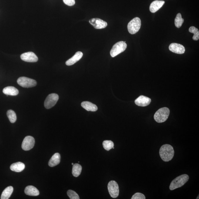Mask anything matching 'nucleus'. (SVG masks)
Wrapping results in <instances>:
<instances>
[{"instance_id": "5", "label": "nucleus", "mask_w": 199, "mask_h": 199, "mask_svg": "<svg viewBox=\"0 0 199 199\" xmlns=\"http://www.w3.org/2000/svg\"><path fill=\"white\" fill-rule=\"evenodd\" d=\"M127 48V44L124 41H121L114 44L110 51V55L114 57L124 52Z\"/></svg>"}, {"instance_id": "16", "label": "nucleus", "mask_w": 199, "mask_h": 199, "mask_svg": "<svg viewBox=\"0 0 199 199\" xmlns=\"http://www.w3.org/2000/svg\"><path fill=\"white\" fill-rule=\"evenodd\" d=\"M24 193L27 195L37 196L39 195L40 193L38 190L32 186H28L24 190Z\"/></svg>"}, {"instance_id": "1", "label": "nucleus", "mask_w": 199, "mask_h": 199, "mask_svg": "<svg viewBox=\"0 0 199 199\" xmlns=\"http://www.w3.org/2000/svg\"><path fill=\"white\" fill-rule=\"evenodd\" d=\"M174 154V149L170 144H164L160 147L159 150L160 157L165 162H168L172 159Z\"/></svg>"}, {"instance_id": "14", "label": "nucleus", "mask_w": 199, "mask_h": 199, "mask_svg": "<svg viewBox=\"0 0 199 199\" xmlns=\"http://www.w3.org/2000/svg\"><path fill=\"white\" fill-rule=\"evenodd\" d=\"M165 2L162 1H155L153 2L150 5V11L152 13H154L158 11L164 5Z\"/></svg>"}, {"instance_id": "18", "label": "nucleus", "mask_w": 199, "mask_h": 199, "mask_svg": "<svg viewBox=\"0 0 199 199\" xmlns=\"http://www.w3.org/2000/svg\"><path fill=\"white\" fill-rule=\"evenodd\" d=\"M60 161H61L60 154L58 153H55L51 157L49 161V166L51 167L55 166L59 164Z\"/></svg>"}, {"instance_id": "12", "label": "nucleus", "mask_w": 199, "mask_h": 199, "mask_svg": "<svg viewBox=\"0 0 199 199\" xmlns=\"http://www.w3.org/2000/svg\"><path fill=\"white\" fill-rule=\"evenodd\" d=\"M169 49L171 52L177 54H183L185 52V48L183 45L176 43L170 44Z\"/></svg>"}, {"instance_id": "9", "label": "nucleus", "mask_w": 199, "mask_h": 199, "mask_svg": "<svg viewBox=\"0 0 199 199\" xmlns=\"http://www.w3.org/2000/svg\"><path fill=\"white\" fill-rule=\"evenodd\" d=\"M34 144L35 140L33 137L30 136H28L24 138L21 147L24 151H29L33 147Z\"/></svg>"}, {"instance_id": "20", "label": "nucleus", "mask_w": 199, "mask_h": 199, "mask_svg": "<svg viewBox=\"0 0 199 199\" xmlns=\"http://www.w3.org/2000/svg\"><path fill=\"white\" fill-rule=\"evenodd\" d=\"M4 93L7 96H16L18 94V91L17 89L13 86H8L3 90Z\"/></svg>"}, {"instance_id": "29", "label": "nucleus", "mask_w": 199, "mask_h": 199, "mask_svg": "<svg viewBox=\"0 0 199 199\" xmlns=\"http://www.w3.org/2000/svg\"><path fill=\"white\" fill-rule=\"evenodd\" d=\"M66 5L69 6H72L75 4V0H63Z\"/></svg>"}, {"instance_id": "26", "label": "nucleus", "mask_w": 199, "mask_h": 199, "mask_svg": "<svg viewBox=\"0 0 199 199\" xmlns=\"http://www.w3.org/2000/svg\"><path fill=\"white\" fill-rule=\"evenodd\" d=\"M103 147L104 149L107 151H110L114 147V144L113 141L106 140L103 143Z\"/></svg>"}, {"instance_id": "11", "label": "nucleus", "mask_w": 199, "mask_h": 199, "mask_svg": "<svg viewBox=\"0 0 199 199\" xmlns=\"http://www.w3.org/2000/svg\"><path fill=\"white\" fill-rule=\"evenodd\" d=\"M21 58L23 61L27 62H35L38 61V57L32 52H25L21 54Z\"/></svg>"}, {"instance_id": "28", "label": "nucleus", "mask_w": 199, "mask_h": 199, "mask_svg": "<svg viewBox=\"0 0 199 199\" xmlns=\"http://www.w3.org/2000/svg\"><path fill=\"white\" fill-rule=\"evenodd\" d=\"M131 199H145L146 198L144 194L140 193H137L132 197Z\"/></svg>"}, {"instance_id": "15", "label": "nucleus", "mask_w": 199, "mask_h": 199, "mask_svg": "<svg viewBox=\"0 0 199 199\" xmlns=\"http://www.w3.org/2000/svg\"><path fill=\"white\" fill-rule=\"evenodd\" d=\"M83 54L81 51H78L71 58L68 59L66 62V64L67 66H71L74 65L77 62L79 61L83 57Z\"/></svg>"}, {"instance_id": "23", "label": "nucleus", "mask_w": 199, "mask_h": 199, "mask_svg": "<svg viewBox=\"0 0 199 199\" xmlns=\"http://www.w3.org/2000/svg\"><path fill=\"white\" fill-rule=\"evenodd\" d=\"M7 115L11 123H14L17 120L16 114L13 110H8L7 111Z\"/></svg>"}, {"instance_id": "30", "label": "nucleus", "mask_w": 199, "mask_h": 199, "mask_svg": "<svg viewBox=\"0 0 199 199\" xmlns=\"http://www.w3.org/2000/svg\"><path fill=\"white\" fill-rule=\"evenodd\" d=\"M74 164H73V163H72V165H74Z\"/></svg>"}, {"instance_id": "21", "label": "nucleus", "mask_w": 199, "mask_h": 199, "mask_svg": "<svg viewBox=\"0 0 199 199\" xmlns=\"http://www.w3.org/2000/svg\"><path fill=\"white\" fill-rule=\"evenodd\" d=\"M13 191V188L12 186H8L6 188L1 195V199H8L11 197Z\"/></svg>"}, {"instance_id": "3", "label": "nucleus", "mask_w": 199, "mask_h": 199, "mask_svg": "<svg viewBox=\"0 0 199 199\" xmlns=\"http://www.w3.org/2000/svg\"><path fill=\"white\" fill-rule=\"evenodd\" d=\"M169 114L170 110L167 107L160 108L154 114V119L157 123H164L168 119Z\"/></svg>"}, {"instance_id": "4", "label": "nucleus", "mask_w": 199, "mask_h": 199, "mask_svg": "<svg viewBox=\"0 0 199 199\" xmlns=\"http://www.w3.org/2000/svg\"><path fill=\"white\" fill-rule=\"evenodd\" d=\"M141 25V20L138 17L133 18L128 23L127 28L130 34H134L139 30Z\"/></svg>"}, {"instance_id": "17", "label": "nucleus", "mask_w": 199, "mask_h": 199, "mask_svg": "<svg viewBox=\"0 0 199 199\" xmlns=\"http://www.w3.org/2000/svg\"><path fill=\"white\" fill-rule=\"evenodd\" d=\"M81 106L83 108L88 111L94 112L98 110V107L96 105L89 101H84L81 103Z\"/></svg>"}, {"instance_id": "22", "label": "nucleus", "mask_w": 199, "mask_h": 199, "mask_svg": "<svg viewBox=\"0 0 199 199\" xmlns=\"http://www.w3.org/2000/svg\"><path fill=\"white\" fill-rule=\"evenodd\" d=\"M82 167L80 164H76L73 166L72 174L73 176L75 177H78L81 174Z\"/></svg>"}, {"instance_id": "2", "label": "nucleus", "mask_w": 199, "mask_h": 199, "mask_svg": "<svg viewBox=\"0 0 199 199\" xmlns=\"http://www.w3.org/2000/svg\"><path fill=\"white\" fill-rule=\"evenodd\" d=\"M189 177L186 174H182L174 179L170 183V190H173L184 186L188 181Z\"/></svg>"}, {"instance_id": "24", "label": "nucleus", "mask_w": 199, "mask_h": 199, "mask_svg": "<svg viewBox=\"0 0 199 199\" xmlns=\"http://www.w3.org/2000/svg\"><path fill=\"white\" fill-rule=\"evenodd\" d=\"M184 21V20L182 18L181 14L180 13L177 14L175 19V21H174L175 26L177 28H180L182 25Z\"/></svg>"}, {"instance_id": "19", "label": "nucleus", "mask_w": 199, "mask_h": 199, "mask_svg": "<svg viewBox=\"0 0 199 199\" xmlns=\"http://www.w3.org/2000/svg\"><path fill=\"white\" fill-rule=\"evenodd\" d=\"M25 165L23 163L18 162L12 164L10 166V169L12 171L20 172L22 171L25 169Z\"/></svg>"}, {"instance_id": "27", "label": "nucleus", "mask_w": 199, "mask_h": 199, "mask_svg": "<svg viewBox=\"0 0 199 199\" xmlns=\"http://www.w3.org/2000/svg\"><path fill=\"white\" fill-rule=\"evenodd\" d=\"M67 195L71 199H79L80 198L78 194L72 190H69L67 191Z\"/></svg>"}, {"instance_id": "25", "label": "nucleus", "mask_w": 199, "mask_h": 199, "mask_svg": "<svg viewBox=\"0 0 199 199\" xmlns=\"http://www.w3.org/2000/svg\"><path fill=\"white\" fill-rule=\"evenodd\" d=\"M189 32L194 34L193 39L194 40L197 41L199 39V31L198 28L194 26L190 27L189 29Z\"/></svg>"}, {"instance_id": "8", "label": "nucleus", "mask_w": 199, "mask_h": 199, "mask_svg": "<svg viewBox=\"0 0 199 199\" xmlns=\"http://www.w3.org/2000/svg\"><path fill=\"white\" fill-rule=\"evenodd\" d=\"M58 99V94L55 93L50 94L46 98L44 102V106L46 108L48 109L52 108L56 104Z\"/></svg>"}, {"instance_id": "6", "label": "nucleus", "mask_w": 199, "mask_h": 199, "mask_svg": "<svg viewBox=\"0 0 199 199\" xmlns=\"http://www.w3.org/2000/svg\"><path fill=\"white\" fill-rule=\"evenodd\" d=\"M17 82L23 88H32L36 86L37 83L35 80L27 77H20L17 80Z\"/></svg>"}, {"instance_id": "13", "label": "nucleus", "mask_w": 199, "mask_h": 199, "mask_svg": "<svg viewBox=\"0 0 199 199\" xmlns=\"http://www.w3.org/2000/svg\"><path fill=\"white\" fill-rule=\"evenodd\" d=\"M151 99L144 96H141L135 101L136 105L139 106L145 107L151 103Z\"/></svg>"}, {"instance_id": "7", "label": "nucleus", "mask_w": 199, "mask_h": 199, "mask_svg": "<svg viewBox=\"0 0 199 199\" xmlns=\"http://www.w3.org/2000/svg\"><path fill=\"white\" fill-rule=\"evenodd\" d=\"M108 189L110 196L113 198H116L119 194V188L117 183L114 180L109 182Z\"/></svg>"}, {"instance_id": "10", "label": "nucleus", "mask_w": 199, "mask_h": 199, "mask_svg": "<svg viewBox=\"0 0 199 199\" xmlns=\"http://www.w3.org/2000/svg\"><path fill=\"white\" fill-rule=\"evenodd\" d=\"M90 23L96 29H102L107 26V23L106 21L98 18H93L89 20Z\"/></svg>"}]
</instances>
